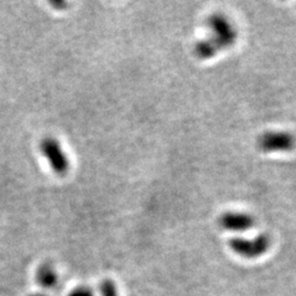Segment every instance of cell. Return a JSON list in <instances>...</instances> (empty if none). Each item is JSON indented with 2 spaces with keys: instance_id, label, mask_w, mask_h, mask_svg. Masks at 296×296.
Masks as SVG:
<instances>
[{
  "instance_id": "obj_1",
  "label": "cell",
  "mask_w": 296,
  "mask_h": 296,
  "mask_svg": "<svg viewBox=\"0 0 296 296\" xmlns=\"http://www.w3.org/2000/svg\"><path fill=\"white\" fill-rule=\"evenodd\" d=\"M207 27L211 31L208 38L219 50L229 49L237 40V30L225 14L213 13L207 19Z\"/></svg>"
},
{
  "instance_id": "obj_2",
  "label": "cell",
  "mask_w": 296,
  "mask_h": 296,
  "mask_svg": "<svg viewBox=\"0 0 296 296\" xmlns=\"http://www.w3.org/2000/svg\"><path fill=\"white\" fill-rule=\"evenodd\" d=\"M295 136L288 131H268L258 137L257 146L263 152H288L294 149Z\"/></svg>"
},
{
  "instance_id": "obj_3",
  "label": "cell",
  "mask_w": 296,
  "mask_h": 296,
  "mask_svg": "<svg viewBox=\"0 0 296 296\" xmlns=\"http://www.w3.org/2000/svg\"><path fill=\"white\" fill-rule=\"evenodd\" d=\"M235 253L238 256L253 259L262 256L269 250L271 246V239L267 234H260L254 239H244V238H233L228 243Z\"/></svg>"
},
{
  "instance_id": "obj_4",
  "label": "cell",
  "mask_w": 296,
  "mask_h": 296,
  "mask_svg": "<svg viewBox=\"0 0 296 296\" xmlns=\"http://www.w3.org/2000/svg\"><path fill=\"white\" fill-rule=\"evenodd\" d=\"M41 151L45 159L52 168V170L58 176H65L69 170V160L65 154L62 146L57 140L53 137H47L41 143Z\"/></svg>"
},
{
  "instance_id": "obj_5",
  "label": "cell",
  "mask_w": 296,
  "mask_h": 296,
  "mask_svg": "<svg viewBox=\"0 0 296 296\" xmlns=\"http://www.w3.org/2000/svg\"><path fill=\"white\" fill-rule=\"evenodd\" d=\"M218 224L229 232H246L254 225V218L247 213L226 212L221 215Z\"/></svg>"
},
{
  "instance_id": "obj_6",
  "label": "cell",
  "mask_w": 296,
  "mask_h": 296,
  "mask_svg": "<svg viewBox=\"0 0 296 296\" xmlns=\"http://www.w3.org/2000/svg\"><path fill=\"white\" fill-rule=\"evenodd\" d=\"M219 52L218 48L210 39L201 40L195 45V55L198 59H210Z\"/></svg>"
},
{
  "instance_id": "obj_7",
  "label": "cell",
  "mask_w": 296,
  "mask_h": 296,
  "mask_svg": "<svg viewBox=\"0 0 296 296\" xmlns=\"http://www.w3.org/2000/svg\"><path fill=\"white\" fill-rule=\"evenodd\" d=\"M39 283L45 289H52L58 283V277L50 265H42L38 271Z\"/></svg>"
},
{
  "instance_id": "obj_8",
  "label": "cell",
  "mask_w": 296,
  "mask_h": 296,
  "mask_svg": "<svg viewBox=\"0 0 296 296\" xmlns=\"http://www.w3.org/2000/svg\"><path fill=\"white\" fill-rule=\"evenodd\" d=\"M102 296H117V290L114 283L110 280H104L100 287Z\"/></svg>"
},
{
  "instance_id": "obj_9",
  "label": "cell",
  "mask_w": 296,
  "mask_h": 296,
  "mask_svg": "<svg viewBox=\"0 0 296 296\" xmlns=\"http://www.w3.org/2000/svg\"><path fill=\"white\" fill-rule=\"evenodd\" d=\"M68 296H95L93 291L88 288H78L74 290Z\"/></svg>"
},
{
  "instance_id": "obj_10",
  "label": "cell",
  "mask_w": 296,
  "mask_h": 296,
  "mask_svg": "<svg viewBox=\"0 0 296 296\" xmlns=\"http://www.w3.org/2000/svg\"><path fill=\"white\" fill-rule=\"evenodd\" d=\"M34 296H45V295H34Z\"/></svg>"
}]
</instances>
